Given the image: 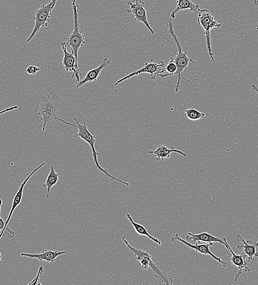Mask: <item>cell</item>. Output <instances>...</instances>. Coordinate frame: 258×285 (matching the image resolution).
Segmentation results:
<instances>
[{"label": "cell", "mask_w": 258, "mask_h": 285, "mask_svg": "<svg viewBox=\"0 0 258 285\" xmlns=\"http://www.w3.org/2000/svg\"><path fill=\"white\" fill-rule=\"evenodd\" d=\"M127 3L130 6V8L127 9L128 13L133 14L137 22H141L145 24L151 33L155 35V32L153 31L148 21L145 3L142 0H136L135 2L133 3L129 1Z\"/></svg>", "instance_id": "obj_9"}, {"label": "cell", "mask_w": 258, "mask_h": 285, "mask_svg": "<svg viewBox=\"0 0 258 285\" xmlns=\"http://www.w3.org/2000/svg\"><path fill=\"white\" fill-rule=\"evenodd\" d=\"M176 6L171 14V18L174 19L176 14L182 10L190 9L191 11L196 12L200 9L199 5L193 2L192 0H176Z\"/></svg>", "instance_id": "obj_19"}, {"label": "cell", "mask_w": 258, "mask_h": 285, "mask_svg": "<svg viewBox=\"0 0 258 285\" xmlns=\"http://www.w3.org/2000/svg\"><path fill=\"white\" fill-rule=\"evenodd\" d=\"M258 30V28H257Z\"/></svg>", "instance_id": "obj_29"}, {"label": "cell", "mask_w": 258, "mask_h": 285, "mask_svg": "<svg viewBox=\"0 0 258 285\" xmlns=\"http://www.w3.org/2000/svg\"><path fill=\"white\" fill-rule=\"evenodd\" d=\"M57 120H58L59 122H61L63 123L69 125V126L75 127L78 129V133L74 137H80L82 139H83L84 141H85L89 145H90V146L91 148L92 152V156L93 158L94 163H95L96 167L99 170V171L105 174L106 176L108 178H110L111 181H116L119 182H121L123 184H125L126 185V186H129V185H130V184H129V183L124 182L122 181V180L118 179L115 176H112L111 174L109 173L108 172V171L106 169L103 168L101 167L100 163H99L97 157L98 156H101V154L99 153L97 151H96L95 147V144L96 142L95 136H93V135L92 134L90 131H89L88 127L87 126L86 122H84L83 124H81L78 122V120L76 117L74 118V121H75L77 123V125L69 123L66 121H64V120L60 119L58 117L57 118Z\"/></svg>", "instance_id": "obj_3"}, {"label": "cell", "mask_w": 258, "mask_h": 285, "mask_svg": "<svg viewBox=\"0 0 258 285\" xmlns=\"http://www.w3.org/2000/svg\"><path fill=\"white\" fill-rule=\"evenodd\" d=\"M228 248L232 254V257L230 258L231 264L233 266L239 268V272L235 275L234 278V281L236 282L240 278L243 269H244L246 272H250L251 269L247 266L248 262L246 260L247 256L244 253H242L241 254H235L232 251L229 244H228Z\"/></svg>", "instance_id": "obj_15"}, {"label": "cell", "mask_w": 258, "mask_h": 285, "mask_svg": "<svg viewBox=\"0 0 258 285\" xmlns=\"http://www.w3.org/2000/svg\"><path fill=\"white\" fill-rule=\"evenodd\" d=\"M60 97L54 91H52L47 96H43L41 102L37 105L34 111L42 116L43 122V131H45L47 125L55 124L59 114Z\"/></svg>", "instance_id": "obj_1"}, {"label": "cell", "mask_w": 258, "mask_h": 285, "mask_svg": "<svg viewBox=\"0 0 258 285\" xmlns=\"http://www.w3.org/2000/svg\"><path fill=\"white\" fill-rule=\"evenodd\" d=\"M18 108V106H14L11 107L7 108L6 109H5L4 110H3V111L0 112V115L3 114L8 112L13 111V110H16Z\"/></svg>", "instance_id": "obj_26"}, {"label": "cell", "mask_w": 258, "mask_h": 285, "mask_svg": "<svg viewBox=\"0 0 258 285\" xmlns=\"http://www.w3.org/2000/svg\"><path fill=\"white\" fill-rule=\"evenodd\" d=\"M122 239L127 247L135 255L137 261L140 262L142 269L147 270L149 267H150L154 276L156 278L160 279L162 283H165L167 285H172V284L173 279L168 277L165 273L161 271L157 265L153 262L151 254L147 252L143 251V250L132 247L127 241L125 236H123Z\"/></svg>", "instance_id": "obj_4"}, {"label": "cell", "mask_w": 258, "mask_h": 285, "mask_svg": "<svg viewBox=\"0 0 258 285\" xmlns=\"http://www.w3.org/2000/svg\"><path fill=\"white\" fill-rule=\"evenodd\" d=\"M58 0H54L53 1L49 2L47 4H43L41 7L36 10V24L33 29V32L27 40V42L31 41L36 36V35L41 31V28L47 27L48 26L49 20H50L52 11Z\"/></svg>", "instance_id": "obj_7"}, {"label": "cell", "mask_w": 258, "mask_h": 285, "mask_svg": "<svg viewBox=\"0 0 258 285\" xmlns=\"http://www.w3.org/2000/svg\"><path fill=\"white\" fill-rule=\"evenodd\" d=\"M44 163H43L41 165H40V166H39L37 168L34 169L32 172L31 174H30L29 175V176L26 179H25L24 180V181L23 182V183L21 185V186H20V187L18 189V191L16 194V196H15V197L13 199L11 211H10V212H9V215H8V217L6 220V224H5V226H4V228L3 229V231L1 232V234H0V239H1L2 236H3V234L4 232V231H6V230H7V229L8 230L9 238H13L15 236V232L11 231V230H10L9 228H8V229L7 228V227L8 226V224L10 221V219H11V218L12 217V214H13L15 209H16L17 208V207L18 206V205L20 204H21V203L22 197H23V195L24 186H26V184H27V183L29 181V179L32 177L33 175L35 173H36L37 171H38L39 169H41V168H42L44 166Z\"/></svg>", "instance_id": "obj_8"}, {"label": "cell", "mask_w": 258, "mask_h": 285, "mask_svg": "<svg viewBox=\"0 0 258 285\" xmlns=\"http://www.w3.org/2000/svg\"><path fill=\"white\" fill-rule=\"evenodd\" d=\"M183 117L190 121H196L206 117V114L192 108L185 110Z\"/></svg>", "instance_id": "obj_22"}, {"label": "cell", "mask_w": 258, "mask_h": 285, "mask_svg": "<svg viewBox=\"0 0 258 285\" xmlns=\"http://www.w3.org/2000/svg\"><path fill=\"white\" fill-rule=\"evenodd\" d=\"M178 241L180 243L186 245L188 247H189L191 249H195V251L197 252H199L201 254H205V255H209V256H211L213 258H214L215 261L219 262V263L222 265V266L224 268H226L227 265L226 262L223 261L221 258L215 256V254H213L210 249V246H213V243H208L206 244H191L190 242H188L186 241H185L184 239H182L178 236V233L175 234V236L174 237H173L172 239V242H175Z\"/></svg>", "instance_id": "obj_10"}, {"label": "cell", "mask_w": 258, "mask_h": 285, "mask_svg": "<svg viewBox=\"0 0 258 285\" xmlns=\"http://www.w3.org/2000/svg\"><path fill=\"white\" fill-rule=\"evenodd\" d=\"M254 4L255 6H258V0H255Z\"/></svg>", "instance_id": "obj_27"}, {"label": "cell", "mask_w": 258, "mask_h": 285, "mask_svg": "<svg viewBox=\"0 0 258 285\" xmlns=\"http://www.w3.org/2000/svg\"><path fill=\"white\" fill-rule=\"evenodd\" d=\"M186 241L188 242L193 241L195 243H219L220 244H224L226 248L229 249V248H228V244H229L227 243L225 238H220L214 237L207 232H203L198 234L188 233L186 236Z\"/></svg>", "instance_id": "obj_13"}, {"label": "cell", "mask_w": 258, "mask_h": 285, "mask_svg": "<svg viewBox=\"0 0 258 285\" xmlns=\"http://www.w3.org/2000/svg\"><path fill=\"white\" fill-rule=\"evenodd\" d=\"M166 25L167 27H168L169 29H167L166 28H164L166 31L165 33L171 35L173 39V41H174L176 43V46L178 49V52H176L175 51H174V50L172 49L173 52L175 53V56L172 57L173 60V62L175 63L177 67V71L175 74V76H177V81L175 87L176 92H178L180 88V84L181 78H183L184 81L188 82H192L196 81H198V79H197L188 80L183 76V72L188 67L189 63L191 62L193 63H196V62L193 61V59H190L188 57L187 48L185 49L184 52H182V48L181 45L176 37L174 31V29H173L172 19L171 18L170 19H169V23H166Z\"/></svg>", "instance_id": "obj_2"}, {"label": "cell", "mask_w": 258, "mask_h": 285, "mask_svg": "<svg viewBox=\"0 0 258 285\" xmlns=\"http://www.w3.org/2000/svg\"><path fill=\"white\" fill-rule=\"evenodd\" d=\"M66 251H52L51 249L45 250L40 253H22L21 256L27 257L31 259H38L40 261H46L48 263L56 261V258L61 255L66 253Z\"/></svg>", "instance_id": "obj_14"}, {"label": "cell", "mask_w": 258, "mask_h": 285, "mask_svg": "<svg viewBox=\"0 0 258 285\" xmlns=\"http://www.w3.org/2000/svg\"><path fill=\"white\" fill-rule=\"evenodd\" d=\"M111 64V62L109 61V59L107 58L104 59L100 65L95 69L91 70V71L88 72L86 74V77L78 82L77 85V88L81 87L83 84L86 83L87 82H91L93 81H96L99 77H100V74L102 70L108 66L109 65Z\"/></svg>", "instance_id": "obj_17"}, {"label": "cell", "mask_w": 258, "mask_h": 285, "mask_svg": "<svg viewBox=\"0 0 258 285\" xmlns=\"http://www.w3.org/2000/svg\"><path fill=\"white\" fill-rule=\"evenodd\" d=\"M72 7L74 14V30L73 32L69 36L68 41L65 42L66 46L72 48V52L74 53V56L76 59L77 67L78 69V51L84 44L86 43L85 41V36L83 34L82 31L79 28L78 21V8L79 4L76 3V0H72Z\"/></svg>", "instance_id": "obj_5"}, {"label": "cell", "mask_w": 258, "mask_h": 285, "mask_svg": "<svg viewBox=\"0 0 258 285\" xmlns=\"http://www.w3.org/2000/svg\"><path fill=\"white\" fill-rule=\"evenodd\" d=\"M42 68H39L37 66H29L26 69V72L29 75L35 76L38 72L41 71Z\"/></svg>", "instance_id": "obj_23"}, {"label": "cell", "mask_w": 258, "mask_h": 285, "mask_svg": "<svg viewBox=\"0 0 258 285\" xmlns=\"http://www.w3.org/2000/svg\"><path fill=\"white\" fill-rule=\"evenodd\" d=\"M2 204V200H0V231H3L4 228L5 224H6V222L3 221V219L1 217V206ZM2 263L1 262V252H0V264Z\"/></svg>", "instance_id": "obj_25"}, {"label": "cell", "mask_w": 258, "mask_h": 285, "mask_svg": "<svg viewBox=\"0 0 258 285\" xmlns=\"http://www.w3.org/2000/svg\"><path fill=\"white\" fill-rule=\"evenodd\" d=\"M61 172L57 173L54 169V168L52 165L51 166L50 172H49L48 176L46 179L45 183L43 185V188H47V198H49V192L51 188L55 186L57 183L58 182L59 176Z\"/></svg>", "instance_id": "obj_21"}, {"label": "cell", "mask_w": 258, "mask_h": 285, "mask_svg": "<svg viewBox=\"0 0 258 285\" xmlns=\"http://www.w3.org/2000/svg\"><path fill=\"white\" fill-rule=\"evenodd\" d=\"M53 1H54V0H50V1H49V2H52Z\"/></svg>", "instance_id": "obj_28"}, {"label": "cell", "mask_w": 258, "mask_h": 285, "mask_svg": "<svg viewBox=\"0 0 258 285\" xmlns=\"http://www.w3.org/2000/svg\"><path fill=\"white\" fill-rule=\"evenodd\" d=\"M172 153H176L182 155L184 157H186L187 155L185 153L176 149L174 147L169 149L166 145H161L158 146L155 151H148V154H152L155 156L158 161H162L171 157Z\"/></svg>", "instance_id": "obj_18"}, {"label": "cell", "mask_w": 258, "mask_h": 285, "mask_svg": "<svg viewBox=\"0 0 258 285\" xmlns=\"http://www.w3.org/2000/svg\"><path fill=\"white\" fill-rule=\"evenodd\" d=\"M61 46L64 53L63 64L68 77H69V72H72V78L75 77L78 82L80 81V76L82 74L77 67L76 59L74 53L72 52L70 53L68 52L65 42L61 43Z\"/></svg>", "instance_id": "obj_11"}, {"label": "cell", "mask_w": 258, "mask_h": 285, "mask_svg": "<svg viewBox=\"0 0 258 285\" xmlns=\"http://www.w3.org/2000/svg\"><path fill=\"white\" fill-rule=\"evenodd\" d=\"M197 22L204 29L208 53H209L212 61L215 62L214 57L215 54L213 53L212 49L211 32L213 29L215 28H220L221 27V24L215 21L213 14L209 10L206 9H200L198 11Z\"/></svg>", "instance_id": "obj_6"}, {"label": "cell", "mask_w": 258, "mask_h": 285, "mask_svg": "<svg viewBox=\"0 0 258 285\" xmlns=\"http://www.w3.org/2000/svg\"><path fill=\"white\" fill-rule=\"evenodd\" d=\"M236 241L244 244V245H238L237 248L239 249H244L242 253L245 254L247 258L250 261H254V257H258V252L257 251V248L258 247V242H254L251 241L250 244V241H246L243 238L240 234H238L236 237Z\"/></svg>", "instance_id": "obj_16"}, {"label": "cell", "mask_w": 258, "mask_h": 285, "mask_svg": "<svg viewBox=\"0 0 258 285\" xmlns=\"http://www.w3.org/2000/svg\"><path fill=\"white\" fill-rule=\"evenodd\" d=\"M127 218L128 219L129 222H130L132 225V226L133 227L134 229H135V231L138 234L140 235V236H145L148 238L149 239H151V241L158 244H162L161 241H160V240L151 236V235L149 234L147 231L146 228L144 227L142 225L134 222L133 219H132L130 214H127Z\"/></svg>", "instance_id": "obj_20"}, {"label": "cell", "mask_w": 258, "mask_h": 285, "mask_svg": "<svg viewBox=\"0 0 258 285\" xmlns=\"http://www.w3.org/2000/svg\"><path fill=\"white\" fill-rule=\"evenodd\" d=\"M165 66L166 64L165 62L162 61L157 62L154 61L153 59H151L150 62L146 63L145 66L140 69L138 70V71L133 72L132 73L128 75V76L119 80V81L115 83V85L116 86H117V85L121 84L123 82L127 81V80L130 79L133 77L138 76V75H140L142 73H147L150 74L151 79H152L154 76H155V73L158 72L159 68Z\"/></svg>", "instance_id": "obj_12"}, {"label": "cell", "mask_w": 258, "mask_h": 285, "mask_svg": "<svg viewBox=\"0 0 258 285\" xmlns=\"http://www.w3.org/2000/svg\"><path fill=\"white\" fill-rule=\"evenodd\" d=\"M44 271V269L43 266L40 267L39 272L38 273L37 276L35 279L33 280V282L30 283L29 285H41L39 283V279L40 277L43 276V273Z\"/></svg>", "instance_id": "obj_24"}]
</instances>
